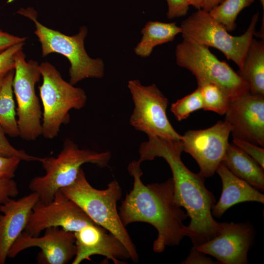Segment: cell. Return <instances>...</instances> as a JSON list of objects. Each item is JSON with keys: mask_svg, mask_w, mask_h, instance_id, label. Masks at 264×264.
<instances>
[{"mask_svg": "<svg viewBox=\"0 0 264 264\" xmlns=\"http://www.w3.org/2000/svg\"><path fill=\"white\" fill-rule=\"evenodd\" d=\"M139 146L140 162L163 158L171 170L176 199L190 218L186 226V236L197 246L212 239L221 229V222L214 219L212 208L216 199L205 187L204 177L188 169L181 159L183 152L180 140L148 136Z\"/></svg>", "mask_w": 264, "mask_h": 264, "instance_id": "obj_1", "label": "cell"}, {"mask_svg": "<svg viewBox=\"0 0 264 264\" xmlns=\"http://www.w3.org/2000/svg\"><path fill=\"white\" fill-rule=\"evenodd\" d=\"M141 163L133 160L128 166L133 185L122 201L119 214L125 227L135 222L153 226L158 232L153 250L161 253L167 246L178 245L186 236L183 221L188 216L176 199L172 177L162 183L145 185L141 179Z\"/></svg>", "mask_w": 264, "mask_h": 264, "instance_id": "obj_2", "label": "cell"}, {"mask_svg": "<svg viewBox=\"0 0 264 264\" xmlns=\"http://www.w3.org/2000/svg\"><path fill=\"white\" fill-rule=\"evenodd\" d=\"M61 190L94 222L116 237L127 249L131 259L135 263L138 262L136 246L117 210V203L121 198L122 192L116 180L110 182L104 190L95 189L88 182L81 168L74 182Z\"/></svg>", "mask_w": 264, "mask_h": 264, "instance_id": "obj_3", "label": "cell"}, {"mask_svg": "<svg viewBox=\"0 0 264 264\" xmlns=\"http://www.w3.org/2000/svg\"><path fill=\"white\" fill-rule=\"evenodd\" d=\"M110 157V152L81 149L73 141L66 139L57 157H44L41 163L45 174L34 177L29 188L38 194L40 201L49 203L58 190L74 182L83 164L91 163L103 168L108 165Z\"/></svg>", "mask_w": 264, "mask_h": 264, "instance_id": "obj_4", "label": "cell"}, {"mask_svg": "<svg viewBox=\"0 0 264 264\" xmlns=\"http://www.w3.org/2000/svg\"><path fill=\"white\" fill-rule=\"evenodd\" d=\"M18 13L30 19L34 23V33L41 44L42 56L52 53L63 55L69 61L70 83L72 85L88 78H101L104 75V64L100 58H91L84 46L88 29L82 26L79 32L67 36L48 28L37 19V13L32 8H21Z\"/></svg>", "mask_w": 264, "mask_h": 264, "instance_id": "obj_5", "label": "cell"}, {"mask_svg": "<svg viewBox=\"0 0 264 264\" xmlns=\"http://www.w3.org/2000/svg\"><path fill=\"white\" fill-rule=\"evenodd\" d=\"M175 56L177 65L189 70L195 76L198 85L204 83L217 85L229 101L249 92L248 83L206 46L183 38L176 46Z\"/></svg>", "mask_w": 264, "mask_h": 264, "instance_id": "obj_6", "label": "cell"}, {"mask_svg": "<svg viewBox=\"0 0 264 264\" xmlns=\"http://www.w3.org/2000/svg\"><path fill=\"white\" fill-rule=\"evenodd\" d=\"M40 70L43 77L39 87L43 108L42 135L51 139L58 136L62 124L69 122L70 110L82 109L87 97L84 89L64 80L51 64L42 63Z\"/></svg>", "mask_w": 264, "mask_h": 264, "instance_id": "obj_7", "label": "cell"}, {"mask_svg": "<svg viewBox=\"0 0 264 264\" xmlns=\"http://www.w3.org/2000/svg\"><path fill=\"white\" fill-rule=\"evenodd\" d=\"M259 17L258 12L253 15L246 31L240 36H234L215 21L208 12L201 9L182 22L181 33L182 38L219 50L241 70L255 34Z\"/></svg>", "mask_w": 264, "mask_h": 264, "instance_id": "obj_8", "label": "cell"}, {"mask_svg": "<svg viewBox=\"0 0 264 264\" xmlns=\"http://www.w3.org/2000/svg\"><path fill=\"white\" fill-rule=\"evenodd\" d=\"M14 61L12 86L17 103L20 136L25 140H35L42 135L43 112L35 91L41 75L40 65L34 60L26 61L22 50L16 53Z\"/></svg>", "mask_w": 264, "mask_h": 264, "instance_id": "obj_9", "label": "cell"}, {"mask_svg": "<svg viewBox=\"0 0 264 264\" xmlns=\"http://www.w3.org/2000/svg\"><path fill=\"white\" fill-rule=\"evenodd\" d=\"M128 87L134 105L130 124L148 136L180 140L182 135L175 130L167 117L168 99L156 85L145 86L139 80H132L129 81Z\"/></svg>", "mask_w": 264, "mask_h": 264, "instance_id": "obj_10", "label": "cell"}, {"mask_svg": "<svg viewBox=\"0 0 264 264\" xmlns=\"http://www.w3.org/2000/svg\"><path fill=\"white\" fill-rule=\"evenodd\" d=\"M94 222L73 201L60 189L53 199L45 204L39 201L33 208L24 231L39 236L43 230L59 227L75 233Z\"/></svg>", "mask_w": 264, "mask_h": 264, "instance_id": "obj_11", "label": "cell"}, {"mask_svg": "<svg viewBox=\"0 0 264 264\" xmlns=\"http://www.w3.org/2000/svg\"><path fill=\"white\" fill-rule=\"evenodd\" d=\"M229 124L219 121L212 127L199 130H189L182 135L183 152L190 154L204 177L213 176L222 162L229 144Z\"/></svg>", "mask_w": 264, "mask_h": 264, "instance_id": "obj_12", "label": "cell"}, {"mask_svg": "<svg viewBox=\"0 0 264 264\" xmlns=\"http://www.w3.org/2000/svg\"><path fill=\"white\" fill-rule=\"evenodd\" d=\"M224 121L233 138L264 147V96L250 92L229 102Z\"/></svg>", "mask_w": 264, "mask_h": 264, "instance_id": "obj_13", "label": "cell"}, {"mask_svg": "<svg viewBox=\"0 0 264 264\" xmlns=\"http://www.w3.org/2000/svg\"><path fill=\"white\" fill-rule=\"evenodd\" d=\"M219 234L196 246L202 253L215 257L223 264H248L247 253L254 237L248 223L221 222Z\"/></svg>", "mask_w": 264, "mask_h": 264, "instance_id": "obj_14", "label": "cell"}, {"mask_svg": "<svg viewBox=\"0 0 264 264\" xmlns=\"http://www.w3.org/2000/svg\"><path fill=\"white\" fill-rule=\"evenodd\" d=\"M45 231L42 237L32 236L23 231L10 247L8 257L14 258L32 247L41 250L40 259L44 264H66L75 257L76 247L73 233L59 227H49Z\"/></svg>", "mask_w": 264, "mask_h": 264, "instance_id": "obj_15", "label": "cell"}, {"mask_svg": "<svg viewBox=\"0 0 264 264\" xmlns=\"http://www.w3.org/2000/svg\"><path fill=\"white\" fill-rule=\"evenodd\" d=\"M76 253L72 264H79L90 257L102 255L115 264H125L124 260L131 259L127 249L120 241L105 228L93 222L73 233Z\"/></svg>", "mask_w": 264, "mask_h": 264, "instance_id": "obj_16", "label": "cell"}, {"mask_svg": "<svg viewBox=\"0 0 264 264\" xmlns=\"http://www.w3.org/2000/svg\"><path fill=\"white\" fill-rule=\"evenodd\" d=\"M39 200L32 192L18 199H8L0 205V264H4L12 245L24 230L33 208Z\"/></svg>", "mask_w": 264, "mask_h": 264, "instance_id": "obj_17", "label": "cell"}, {"mask_svg": "<svg viewBox=\"0 0 264 264\" xmlns=\"http://www.w3.org/2000/svg\"><path fill=\"white\" fill-rule=\"evenodd\" d=\"M216 172L222 182V192L219 201L212 208V214L220 218L232 206L245 201L264 203V195L244 180L231 173L221 162Z\"/></svg>", "mask_w": 264, "mask_h": 264, "instance_id": "obj_18", "label": "cell"}, {"mask_svg": "<svg viewBox=\"0 0 264 264\" xmlns=\"http://www.w3.org/2000/svg\"><path fill=\"white\" fill-rule=\"evenodd\" d=\"M221 162L235 176L264 191V168L234 144L229 143Z\"/></svg>", "mask_w": 264, "mask_h": 264, "instance_id": "obj_19", "label": "cell"}, {"mask_svg": "<svg viewBox=\"0 0 264 264\" xmlns=\"http://www.w3.org/2000/svg\"><path fill=\"white\" fill-rule=\"evenodd\" d=\"M249 84L252 94L264 96V42L253 39L243 67L237 72Z\"/></svg>", "mask_w": 264, "mask_h": 264, "instance_id": "obj_20", "label": "cell"}, {"mask_svg": "<svg viewBox=\"0 0 264 264\" xmlns=\"http://www.w3.org/2000/svg\"><path fill=\"white\" fill-rule=\"evenodd\" d=\"M181 32L180 27L176 22L149 21L141 30L142 39L134 48V52L141 57H149L155 46L172 42Z\"/></svg>", "mask_w": 264, "mask_h": 264, "instance_id": "obj_21", "label": "cell"}, {"mask_svg": "<svg viewBox=\"0 0 264 264\" xmlns=\"http://www.w3.org/2000/svg\"><path fill=\"white\" fill-rule=\"evenodd\" d=\"M14 75V69L5 74L0 89V125L6 134L17 137L20 136V131L13 98Z\"/></svg>", "mask_w": 264, "mask_h": 264, "instance_id": "obj_22", "label": "cell"}, {"mask_svg": "<svg viewBox=\"0 0 264 264\" xmlns=\"http://www.w3.org/2000/svg\"><path fill=\"white\" fill-rule=\"evenodd\" d=\"M255 0H223L209 12L212 18L228 32L236 27L238 15L244 8L249 6Z\"/></svg>", "mask_w": 264, "mask_h": 264, "instance_id": "obj_23", "label": "cell"}, {"mask_svg": "<svg viewBox=\"0 0 264 264\" xmlns=\"http://www.w3.org/2000/svg\"><path fill=\"white\" fill-rule=\"evenodd\" d=\"M198 87L200 88L202 96L203 109L224 115L230 101L220 88L211 83H202Z\"/></svg>", "mask_w": 264, "mask_h": 264, "instance_id": "obj_24", "label": "cell"}, {"mask_svg": "<svg viewBox=\"0 0 264 264\" xmlns=\"http://www.w3.org/2000/svg\"><path fill=\"white\" fill-rule=\"evenodd\" d=\"M203 109V101L200 88H198L171 105L170 110L178 121L187 119L192 112Z\"/></svg>", "mask_w": 264, "mask_h": 264, "instance_id": "obj_25", "label": "cell"}, {"mask_svg": "<svg viewBox=\"0 0 264 264\" xmlns=\"http://www.w3.org/2000/svg\"><path fill=\"white\" fill-rule=\"evenodd\" d=\"M5 132L0 125V155L5 156H15L22 160L26 161H39L41 162L43 157H39L27 154L22 150H18L14 147L5 135Z\"/></svg>", "mask_w": 264, "mask_h": 264, "instance_id": "obj_26", "label": "cell"}, {"mask_svg": "<svg viewBox=\"0 0 264 264\" xmlns=\"http://www.w3.org/2000/svg\"><path fill=\"white\" fill-rule=\"evenodd\" d=\"M233 144L239 147L264 168V148L253 143L233 138Z\"/></svg>", "mask_w": 264, "mask_h": 264, "instance_id": "obj_27", "label": "cell"}, {"mask_svg": "<svg viewBox=\"0 0 264 264\" xmlns=\"http://www.w3.org/2000/svg\"><path fill=\"white\" fill-rule=\"evenodd\" d=\"M24 43L14 45L0 53V75L6 74L14 69L16 53L22 50Z\"/></svg>", "mask_w": 264, "mask_h": 264, "instance_id": "obj_28", "label": "cell"}, {"mask_svg": "<svg viewBox=\"0 0 264 264\" xmlns=\"http://www.w3.org/2000/svg\"><path fill=\"white\" fill-rule=\"evenodd\" d=\"M21 160L17 157L0 155V179L13 178Z\"/></svg>", "mask_w": 264, "mask_h": 264, "instance_id": "obj_29", "label": "cell"}, {"mask_svg": "<svg viewBox=\"0 0 264 264\" xmlns=\"http://www.w3.org/2000/svg\"><path fill=\"white\" fill-rule=\"evenodd\" d=\"M168 4L167 17L171 20L185 16L190 6L189 0H166Z\"/></svg>", "mask_w": 264, "mask_h": 264, "instance_id": "obj_30", "label": "cell"}, {"mask_svg": "<svg viewBox=\"0 0 264 264\" xmlns=\"http://www.w3.org/2000/svg\"><path fill=\"white\" fill-rule=\"evenodd\" d=\"M18 194L17 184L13 178L0 179V205Z\"/></svg>", "mask_w": 264, "mask_h": 264, "instance_id": "obj_31", "label": "cell"}, {"mask_svg": "<svg viewBox=\"0 0 264 264\" xmlns=\"http://www.w3.org/2000/svg\"><path fill=\"white\" fill-rule=\"evenodd\" d=\"M206 254L199 251L195 246H193L186 259L181 264H216Z\"/></svg>", "mask_w": 264, "mask_h": 264, "instance_id": "obj_32", "label": "cell"}, {"mask_svg": "<svg viewBox=\"0 0 264 264\" xmlns=\"http://www.w3.org/2000/svg\"><path fill=\"white\" fill-rule=\"evenodd\" d=\"M26 40V37L15 36L0 30V53L14 45L24 43Z\"/></svg>", "mask_w": 264, "mask_h": 264, "instance_id": "obj_33", "label": "cell"}, {"mask_svg": "<svg viewBox=\"0 0 264 264\" xmlns=\"http://www.w3.org/2000/svg\"><path fill=\"white\" fill-rule=\"evenodd\" d=\"M223 0H203L201 9L209 12L212 8L219 4Z\"/></svg>", "mask_w": 264, "mask_h": 264, "instance_id": "obj_34", "label": "cell"}, {"mask_svg": "<svg viewBox=\"0 0 264 264\" xmlns=\"http://www.w3.org/2000/svg\"><path fill=\"white\" fill-rule=\"evenodd\" d=\"M190 5L193 6L197 10L201 9L203 0H189Z\"/></svg>", "mask_w": 264, "mask_h": 264, "instance_id": "obj_35", "label": "cell"}, {"mask_svg": "<svg viewBox=\"0 0 264 264\" xmlns=\"http://www.w3.org/2000/svg\"><path fill=\"white\" fill-rule=\"evenodd\" d=\"M5 74L0 75V89L3 82V80Z\"/></svg>", "mask_w": 264, "mask_h": 264, "instance_id": "obj_36", "label": "cell"}, {"mask_svg": "<svg viewBox=\"0 0 264 264\" xmlns=\"http://www.w3.org/2000/svg\"><path fill=\"white\" fill-rule=\"evenodd\" d=\"M259 1H260L262 6H263V10L264 9V0H259Z\"/></svg>", "mask_w": 264, "mask_h": 264, "instance_id": "obj_37", "label": "cell"}]
</instances>
